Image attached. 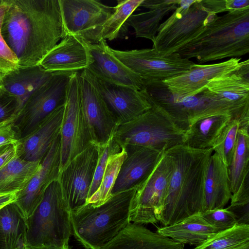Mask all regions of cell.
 <instances>
[{
	"instance_id": "cell-50",
	"label": "cell",
	"mask_w": 249,
	"mask_h": 249,
	"mask_svg": "<svg viewBox=\"0 0 249 249\" xmlns=\"http://www.w3.org/2000/svg\"><path fill=\"white\" fill-rule=\"evenodd\" d=\"M1 0H0V3H1Z\"/></svg>"
},
{
	"instance_id": "cell-31",
	"label": "cell",
	"mask_w": 249,
	"mask_h": 249,
	"mask_svg": "<svg viewBox=\"0 0 249 249\" xmlns=\"http://www.w3.org/2000/svg\"><path fill=\"white\" fill-rule=\"evenodd\" d=\"M41 161H28L17 155L0 168V195L22 190L38 170Z\"/></svg>"
},
{
	"instance_id": "cell-45",
	"label": "cell",
	"mask_w": 249,
	"mask_h": 249,
	"mask_svg": "<svg viewBox=\"0 0 249 249\" xmlns=\"http://www.w3.org/2000/svg\"><path fill=\"white\" fill-rule=\"evenodd\" d=\"M16 197V194L0 195V209L6 204L15 201Z\"/></svg>"
},
{
	"instance_id": "cell-25",
	"label": "cell",
	"mask_w": 249,
	"mask_h": 249,
	"mask_svg": "<svg viewBox=\"0 0 249 249\" xmlns=\"http://www.w3.org/2000/svg\"><path fill=\"white\" fill-rule=\"evenodd\" d=\"M204 194L203 212L224 208L232 195L228 167L213 152L208 163Z\"/></svg>"
},
{
	"instance_id": "cell-35",
	"label": "cell",
	"mask_w": 249,
	"mask_h": 249,
	"mask_svg": "<svg viewBox=\"0 0 249 249\" xmlns=\"http://www.w3.org/2000/svg\"><path fill=\"white\" fill-rule=\"evenodd\" d=\"M125 156V150L123 146L120 151L109 156L100 185L88 199L86 204L97 206L104 203L111 196V192Z\"/></svg>"
},
{
	"instance_id": "cell-27",
	"label": "cell",
	"mask_w": 249,
	"mask_h": 249,
	"mask_svg": "<svg viewBox=\"0 0 249 249\" xmlns=\"http://www.w3.org/2000/svg\"><path fill=\"white\" fill-rule=\"evenodd\" d=\"M140 6L148 10L132 15L127 20L128 26L135 31L136 37L154 41L163 18L178 7V0H143Z\"/></svg>"
},
{
	"instance_id": "cell-17",
	"label": "cell",
	"mask_w": 249,
	"mask_h": 249,
	"mask_svg": "<svg viewBox=\"0 0 249 249\" xmlns=\"http://www.w3.org/2000/svg\"><path fill=\"white\" fill-rule=\"evenodd\" d=\"M66 35L85 40L111 15L114 7L99 0H59Z\"/></svg>"
},
{
	"instance_id": "cell-39",
	"label": "cell",
	"mask_w": 249,
	"mask_h": 249,
	"mask_svg": "<svg viewBox=\"0 0 249 249\" xmlns=\"http://www.w3.org/2000/svg\"><path fill=\"white\" fill-rule=\"evenodd\" d=\"M4 7L0 4V79L19 68L18 60L1 34Z\"/></svg>"
},
{
	"instance_id": "cell-11",
	"label": "cell",
	"mask_w": 249,
	"mask_h": 249,
	"mask_svg": "<svg viewBox=\"0 0 249 249\" xmlns=\"http://www.w3.org/2000/svg\"><path fill=\"white\" fill-rule=\"evenodd\" d=\"M60 138L59 173L93 143L82 108L79 72H73L71 76Z\"/></svg>"
},
{
	"instance_id": "cell-49",
	"label": "cell",
	"mask_w": 249,
	"mask_h": 249,
	"mask_svg": "<svg viewBox=\"0 0 249 249\" xmlns=\"http://www.w3.org/2000/svg\"><path fill=\"white\" fill-rule=\"evenodd\" d=\"M2 86V81L0 79V87Z\"/></svg>"
},
{
	"instance_id": "cell-42",
	"label": "cell",
	"mask_w": 249,
	"mask_h": 249,
	"mask_svg": "<svg viewBox=\"0 0 249 249\" xmlns=\"http://www.w3.org/2000/svg\"><path fill=\"white\" fill-rule=\"evenodd\" d=\"M202 1L206 8L216 15L249 7V0H202Z\"/></svg>"
},
{
	"instance_id": "cell-34",
	"label": "cell",
	"mask_w": 249,
	"mask_h": 249,
	"mask_svg": "<svg viewBox=\"0 0 249 249\" xmlns=\"http://www.w3.org/2000/svg\"><path fill=\"white\" fill-rule=\"evenodd\" d=\"M249 243V225L236 224L217 232L195 249H236Z\"/></svg>"
},
{
	"instance_id": "cell-22",
	"label": "cell",
	"mask_w": 249,
	"mask_h": 249,
	"mask_svg": "<svg viewBox=\"0 0 249 249\" xmlns=\"http://www.w3.org/2000/svg\"><path fill=\"white\" fill-rule=\"evenodd\" d=\"M240 60L231 58L214 64H196L187 72L162 82L173 94L180 97L196 95L203 91L213 79L235 70Z\"/></svg>"
},
{
	"instance_id": "cell-32",
	"label": "cell",
	"mask_w": 249,
	"mask_h": 249,
	"mask_svg": "<svg viewBox=\"0 0 249 249\" xmlns=\"http://www.w3.org/2000/svg\"><path fill=\"white\" fill-rule=\"evenodd\" d=\"M0 228L5 249H27L26 220L15 201L0 209Z\"/></svg>"
},
{
	"instance_id": "cell-41",
	"label": "cell",
	"mask_w": 249,
	"mask_h": 249,
	"mask_svg": "<svg viewBox=\"0 0 249 249\" xmlns=\"http://www.w3.org/2000/svg\"><path fill=\"white\" fill-rule=\"evenodd\" d=\"M20 109L17 99L0 87V123L15 119Z\"/></svg>"
},
{
	"instance_id": "cell-48",
	"label": "cell",
	"mask_w": 249,
	"mask_h": 249,
	"mask_svg": "<svg viewBox=\"0 0 249 249\" xmlns=\"http://www.w3.org/2000/svg\"><path fill=\"white\" fill-rule=\"evenodd\" d=\"M236 249H249V243L245 244Z\"/></svg>"
},
{
	"instance_id": "cell-19",
	"label": "cell",
	"mask_w": 249,
	"mask_h": 249,
	"mask_svg": "<svg viewBox=\"0 0 249 249\" xmlns=\"http://www.w3.org/2000/svg\"><path fill=\"white\" fill-rule=\"evenodd\" d=\"M123 146L126 156L111 192V196L135 188L151 173L164 152L136 145Z\"/></svg>"
},
{
	"instance_id": "cell-8",
	"label": "cell",
	"mask_w": 249,
	"mask_h": 249,
	"mask_svg": "<svg viewBox=\"0 0 249 249\" xmlns=\"http://www.w3.org/2000/svg\"><path fill=\"white\" fill-rule=\"evenodd\" d=\"M217 16L205 7L202 0H196L189 8L178 6L160 24L152 48L163 55L176 53L195 39Z\"/></svg>"
},
{
	"instance_id": "cell-6",
	"label": "cell",
	"mask_w": 249,
	"mask_h": 249,
	"mask_svg": "<svg viewBox=\"0 0 249 249\" xmlns=\"http://www.w3.org/2000/svg\"><path fill=\"white\" fill-rule=\"evenodd\" d=\"M71 211L58 179L53 181L33 214L26 220L27 248L69 245Z\"/></svg>"
},
{
	"instance_id": "cell-10",
	"label": "cell",
	"mask_w": 249,
	"mask_h": 249,
	"mask_svg": "<svg viewBox=\"0 0 249 249\" xmlns=\"http://www.w3.org/2000/svg\"><path fill=\"white\" fill-rule=\"evenodd\" d=\"M73 72H54L27 99L14 120L18 140L30 134L49 114L65 104Z\"/></svg>"
},
{
	"instance_id": "cell-47",
	"label": "cell",
	"mask_w": 249,
	"mask_h": 249,
	"mask_svg": "<svg viewBox=\"0 0 249 249\" xmlns=\"http://www.w3.org/2000/svg\"><path fill=\"white\" fill-rule=\"evenodd\" d=\"M0 249H5V243L4 236L0 228Z\"/></svg>"
},
{
	"instance_id": "cell-44",
	"label": "cell",
	"mask_w": 249,
	"mask_h": 249,
	"mask_svg": "<svg viewBox=\"0 0 249 249\" xmlns=\"http://www.w3.org/2000/svg\"><path fill=\"white\" fill-rule=\"evenodd\" d=\"M16 156V144L0 145V168L9 162Z\"/></svg>"
},
{
	"instance_id": "cell-5",
	"label": "cell",
	"mask_w": 249,
	"mask_h": 249,
	"mask_svg": "<svg viewBox=\"0 0 249 249\" xmlns=\"http://www.w3.org/2000/svg\"><path fill=\"white\" fill-rule=\"evenodd\" d=\"M142 80L141 90L149 102L161 107L185 132L195 121L215 114H230L241 124L249 122V111L220 100L205 89L196 95L180 97L172 94L162 81Z\"/></svg>"
},
{
	"instance_id": "cell-7",
	"label": "cell",
	"mask_w": 249,
	"mask_h": 249,
	"mask_svg": "<svg viewBox=\"0 0 249 249\" xmlns=\"http://www.w3.org/2000/svg\"><path fill=\"white\" fill-rule=\"evenodd\" d=\"M152 107L132 121L118 125L114 139L121 145H136L165 152L183 144L185 132L158 106Z\"/></svg>"
},
{
	"instance_id": "cell-18",
	"label": "cell",
	"mask_w": 249,
	"mask_h": 249,
	"mask_svg": "<svg viewBox=\"0 0 249 249\" xmlns=\"http://www.w3.org/2000/svg\"><path fill=\"white\" fill-rule=\"evenodd\" d=\"M93 61L85 40L74 35H66L39 65L51 72H75L87 69Z\"/></svg>"
},
{
	"instance_id": "cell-46",
	"label": "cell",
	"mask_w": 249,
	"mask_h": 249,
	"mask_svg": "<svg viewBox=\"0 0 249 249\" xmlns=\"http://www.w3.org/2000/svg\"><path fill=\"white\" fill-rule=\"evenodd\" d=\"M27 249H70V248L69 245H67L62 247L44 246L41 247L28 248Z\"/></svg>"
},
{
	"instance_id": "cell-40",
	"label": "cell",
	"mask_w": 249,
	"mask_h": 249,
	"mask_svg": "<svg viewBox=\"0 0 249 249\" xmlns=\"http://www.w3.org/2000/svg\"><path fill=\"white\" fill-rule=\"evenodd\" d=\"M200 214L218 232L229 229L237 224L235 216L227 208L205 211L200 213Z\"/></svg>"
},
{
	"instance_id": "cell-26",
	"label": "cell",
	"mask_w": 249,
	"mask_h": 249,
	"mask_svg": "<svg viewBox=\"0 0 249 249\" xmlns=\"http://www.w3.org/2000/svg\"><path fill=\"white\" fill-rule=\"evenodd\" d=\"M156 232L181 244L197 247L218 231L198 213L175 224L158 228Z\"/></svg>"
},
{
	"instance_id": "cell-24",
	"label": "cell",
	"mask_w": 249,
	"mask_h": 249,
	"mask_svg": "<svg viewBox=\"0 0 249 249\" xmlns=\"http://www.w3.org/2000/svg\"><path fill=\"white\" fill-rule=\"evenodd\" d=\"M184 245L132 222L102 249H184Z\"/></svg>"
},
{
	"instance_id": "cell-29",
	"label": "cell",
	"mask_w": 249,
	"mask_h": 249,
	"mask_svg": "<svg viewBox=\"0 0 249 249\" xmlns=\"http://www.w3.org/2000/svg\"><path fill=\"white\" fill-rule=\"evenodd\" d=\"M232 119L229 114H215L198 119L185 132L183 145L196 149H212L217 138Z\"/></svg>"
},
{
	"instance_id": "cell-15",
	"label": "cell",
	"mask_w": 249,
	"mask_h": 249,
	"mask_svg": "<svg viewBox=\"0 0 249 249\" xmlns=\"http://www.w3.org/2000/svg\"><path fill=\"white\" fill-rule=\"evenodd\" d=\"M79 86L83 112L92 142L105 144L113 138L119 124L96 89L81 72Z\"/></svg>"
},
{
	"instance_id": "cell-20",
	"label": "cell",
	"mask_w": 249,
	"mask_h": 249,
	"mask_svg": "<svg viewBox=\"0 0 249 249\" xmlns=\"http://www.w3.org/2000/svg\"><path fill=\"white\" fill-rule=\"evenodd\" d=\"M65 104L46 117L26 136L16 144V155L28 161H41L52 143L60 135Z\"/></svg>"
},
{
	"instance_id": "cell-9",
	"label": "cell",
	"mask_w": 249,
	"mask_h": 249,
	"mask_svg": "<svg viewBox=\"0 0 249 249\" xmlns=\"http://www.w3.org/2000/svg\"><path fill=\"white\" fill-rule=\"evenodd\" d=\"M172 172V160L164 152L151 173L135 188L130 206V222L142 225L160 222Z\"/></svg>"
},
{
	"instance_id": "cell-33",
	"label": "cell",
	"mask_w": 249,
	"mask_h": 249,
	"mask_svg": "<svg viewBox=\"0 0 249 249\" xmlns=\"http://www.w3.org/2000/svg\"><path fill=\"white\" fill-rule=\"evenodd\" d=\"M249 128L240 127L235 150L228 167L232 194H235L249 178Z\"/></svg>"
},
{
	"instance_id": "cell-12",
	"label": "cell",
	"mask_w": 249,
	"mask_h": 249,
	"mask_svg": "<svg viewBox=\"0 0 249 249\" xmlns=\"http://www.w3.org/2000/svg\"><path fill=\"white\" fill-rule=\"evenodd\" d=\"M112 53L143 80L163 81L182 74L196 63L178 53L163 55L156 50L120 51L110 47Z\"/></svg>"
},
{
	"instance_id": "cell-36",
	"label": "cell",
	"mask_w": 249,
	"mask_h": 249,
	"mask_svg": "<svg viewBox=\"0 0 249 249\" xmlns=\"http://www.w3.org/2000/svg\"><path fill=\"white\" fill-rule=\"evenodd\" d=\"M240 128V121L232 119L217 138L212 147L213 152L219 155L227 167L233 156Z\"/></svg>"
},
{
	"instance_id": "cell-2",
	"label": "cell",
	"mask_w": 249,
	"mask_h": 249,
	"mask_svg": "<svg viewBox=\"0 0 249 249\" xmlns=\"http://www.w3.org/2000/svg\"><path fill=\"white\" fill-rule=\"evenodd\" d=\"M165 152L172 160L173 172L160 219L163 226L203 211L205 176L213 150L193 149L181 144Z\"/></svg>"
},
{
	"instance_id": "cell-14",
	"label": "cell",
	"mask_w": 249,
	"mask_h": 249,
	"mask_svg": "<svg viewBox=\"0 0 249 249\" xmlns=\"http://www.w3.org/2000/svg\"><path fill=\"white\" fill-rule=\"evenodd\" d=\"M81 72L98 92L119 125L132 121L152 107L141 90L104 81L87 69Z\"/></svg>"
},
{
	"instance_id": "cell-21",
	"label": "cell",
	"mask_w": 249,
	"mask_h": 249,
	"mask_svg": "<svg viewBox=\"0 0 249 249\" xmlns=\"http://www.w3.org/2000/svg\"><path fill=\"white\" fill-rule=\"evenodd\" d=\"M86 43L93 60L87 68L90 72L109 83L141 90L143 84L142 77L112 53L106 40L93 43Z\"/></svg>"
},
{
	"instance_id": "cell-3",
	"label": "cell",
	"mask_w": 249,
	"mask_h": 249,
	"mask_svg": "<svg viewBox=\"0 0 249 249\" xmlns=\"http://www.w3.org/2000/svg\"><path fill=\"white\" fill-rule=\"evenodd\" d=\"M249 53V7L217 16L194 40L177 53L204 63L238 58Z\"/></svg>"
},
{
	"instance_id": "cell-16",
	"label": "cell",
	"mask_w": 249,
	"mask_h": 249,
	"mask_svg": "<svg viewBox=\"0 0 249 249\" xmlns=\"http://www.w3.org/2000/svg\"><path fill=\"white\" fill-rule=\"evenodd\" d=\"M60 163V135L52 143L40 166L24 188L16 194L15 203L25 220L29 218L43 199L45 192L57 180Z\"/></svg>"
},
{
	"instance_id": "cell-13",
	"label": "cell",
	"mask_w": 249,
	"mask_h": 249,
	"mask_svg": "<svg viewBox=\"0 0 249 249\" xmlns=\"http://www.w3.org/2000/svg\"><path fill=\"white\" fill-rule=\"evenodd\" d=\"M98 158V146L92 143L59 173L58 180L71 211L86 204Z\"/></svg>"
},
{
	"instance_id": "cell-38",
	"label": "cell",
	"mask_w": 249,
	"mask_h": 249,
	"mask_svg": "<svg viewBox=\"0 0 249 249\" xmlns=\"http://www.w3.org/2000/svg\"><path fill=\"white\" fill-rule=\"evenodd\" d=\"M235 216L237 224L249 225V178L231 198L226 208Z\"/></svg>"
},
{
	"instance_id": "cell-43",
	"label": "cell",
	"mask_w": 249,
	"mask_h": 249,
	"mask_svg": "<svg viewBox=\"0 0 249 249\" xmlns=\"http://www.w3.org/2000/svg\"><path fill=\"white\" fill-rule=\"evenodd\" d=\"M15 119L0 123V145L16 144L18 138L14 126Z\"/></svg>"
},
{
	"instance_id": "cell-4",
	"label": "cell",
	"mask_w": 249,
	"mask_h": 249,
	"mask_svg": "<svg viewBox=\"0 0 249 249\" xmlns=\"http://www.w3.org/2000/svg\"><path fill=\"white\" fill-rule=\"evenodd\" d=\"M134 188L112 195L104 203L89 204L71 211V234L87 249H102L130 222Z\"/></svg>"
},
{
	"instance_id": "cell-30",
	"label": "cell",
	"mask_w": 249,
	"mask_h": 249,
	"mask_svg": "<svg viewBox=\"0 0 249 249\" xmlns=\"http://www.w3.org/2000/svg\"><path fill=\"white\" fill-rule=\"evenodd\" d=\"M142 0H117V4L114 7L111 15L84 40L89 43H93L102 39L111 41L123 37L128 32V19L140 6Z\"/></svg>"
},
{
	"instance_id": "cell-23",
	"label": "cell",
	"mask_w": 249,
	"mask_h": 249,
	"mask_svg": "<svg viewBox=\"0 0 249 249\" xmlns=\"http://www.w3.org/2000/svg\"><path fill=\"white\" fill-rule=\"evenodd\" d=\"M218 99L249 111V60L234 70L211 80L204 89Z\"/></svg>"
},
{
	"instance_id": "cell-28",
	"label": "cell",
	"mask_w": 249,
	"mask_h": 249,
	"mask_svg": "<svg viewBox=\"0 0 249 249\" xmlns=\"http://www.w3.org/2000/svg\"><path fill=\"white\" fill-rule=\"evenodd\" d=\"M44 70L39 64L19 68L2 79V86L16 97L20 109L29 96L54 74Z\"/></svg>"
},
{
	"instance_id": "cell-37",
	"label": "cell",
	"mask_w": 249,
	"mask_h": 249,
	"mask_svg": "<svg viewBox=\"0 0 249 249\" xmlns=\"http://www.w3.org/2000/svg\"><path fill=\"white\" fill-rule=\"evenodd\" d=\"M98 146V160L93 181L89 192L88 198H89L99 187L109 156L114 153L120 151L123 148V146L121 145L113 137L107 143Z\"/></svg>"
},
{
	"instance_id": "cell-1",
	"label": "cell",
	"mask_w": 249,
	"mask_h": 249,
	"mask_svg": "<svg viewBox=\"0 0 249 249\" xmlns=\"http://www.w3.org/2000/svg\"><path fill=\"white\" fill-rule=\"evenodd\" d=\"M1 36L19 68L38 65L66 35L59 0H1Z\"/></svg>"
}]
</instances>
